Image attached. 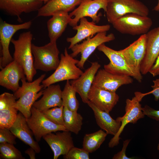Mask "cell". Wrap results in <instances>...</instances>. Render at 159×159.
I'll return each mask as SVG.
<instances>
[{
  "mask_svg": "<svg viewBox=\"0 0 159 159\" xmlns=\"http://www.w3.org/2000/svg\"><path fill=\"white\" fill-rule=\"evenodd\" d=\"M18 110L14 107L0 110V128H9L15 121Z\"/></svg>",
  "mask_w": 159,
  "mask_h": 159,
  "instance_id": "cell-30",
  "label": "cell"
},
{
  "mask_svg": "<svg viewBox=\"0 0 159 159\" xmlns=\"http://www.w3.org/2000/svg\"><path fill=\"white\" fill-rule=\"evenodd\" d=\"M107 135L102 130L85 134L83 138V148L89 153L95 151L103 143Z\"/></svg>",
  "mask_w": 159,
  "mask_h": 159,
  "instance_id": "cell-28",
  "label": "cell"
},
{
  "mask_svg": "<svg viewBox=\"0 0 159 159\" xmlns=\"http://www.w3.org/2000/svg\"><path fill=\"white\" fill-rule=\"evenodd\" d=\"M62 91L59 85H51L43 90V96L39 100L35 101L33 107L42 112L62 105Z\"/></svg>",
  "mask_w": 159,
  "mask_h": 159,
  "instance_id": "cell-23",
  "label": "cell"
},
{
  "mask_svg": "<svg viewBox=\"0 0 159 159\" xmlns=\"http://www.w3.org/2000/svg\"><path fill=\"white\" fill-rule=\"evenodd\" d=\"M9 128L16 138L34 149L37 153L40 152L41 148L38 142L34 139L26 118L21 112L18 114L15 121Z\"/></svg>",
  "mask_w": 159,
  "mask_h": 159,
  "instance_id": "cell-22",
  "label": "cell"
},
{
  "mask_svg": "<svg viewBox=\"0 0 159 159\" xmlns=\"http://www.w3.org/2000/svg\"><path fill=\"white\" fill-rule=\"evenodd\" d=\"M79 60L69 54L66 48L61 54L59 65L54 72L42 82L44 89L55 83L64 80L78 79L83 72L77 67Z\"/></svg>",
  "mask_w": 159,
  "mask_h": 159,
  "instance_id": "cell-3",
  "label": "cell"
},
{
  "mask_svg": "<svg viewBox=\"0 0 159 159\" xmlns=\"http://www.w3.org/2000/svg\"><path fill=\"white\" fill-rule=\"evenodd\" d=\"M146 47V37L145 34L141 35L128 46L119 51L134 69L141 73L140 65L145 55Z\"/></svg>",
  "mask_w": 159,
  "mask_h": 159,
  "instance_id": "cell-16",
  "label": "cell"
},
{
  "mask_svg": "<svg viewBox=\"0 0 159 159\" xmlns=\"http://www.w3.org/2000/svg\"><path fill=\"white\" fill-rule=\"evenodd\" d=\"M16 99L14 94L4 92L0 95V110L14 107Z\"/></svg>",
  "mask_w": 159,
  "mask_h": 159,
  "instance_id": "cell-34",
  "label": "cell"
},
{
  "mask_svg": "<svg viewBox=\"0 0 159 159\" xmlns=\"http://www.w3.org/2000/svg\"><path fill=\"white\" fill-rule=\"evenodd\" d=\"M31 21L18 24H14L0 21V42L1 56L0 60V68L2 69L13 60L10 54L9 47L12 37L17 31L29 29L32 24Z\"/></svg>",
  "mask_w": 159,
  "mask_h": 159,
  "instance_id": "cell-11",
  "label": "cell"
},
{
  "mask_svg": "<svg viewBox=\"0 0 159 159\" xmlns=\"http://www.w3.org/2000/svg\"><path fill=\"white\" fill-rule=\"evenodd\" d=\"M80 24L73 27V29L77 32L73 37L67 39V42L70 44L68 49H71L76 44H78L86 38L91 37L98 33L109 31L110 28L109 24L97 25L93 21H89L84 17L80 20Z\"/></svg>",
  "mask_w": 159,
  "mask_h": 159,
  "instance_id": "cell-17",
  "label": "cell"
},
{
  "mask_svg": "<svg viewBox=\"0 0 159 159\" xmlns=\"http://www.w3.org/2000/svg\"><path fill=\"white\" fill-rule=\"evenodd\" d=\"M0 156L4 159H25L14 144L7 143H0Z\"/></svg>",
  "mask_w": 159,
  "mask_h": 159,
  "instance_id": "cell-31",
  "label": "cell"
},
{
  "mask_svg": "<svg viewBox=\"0 0 159 159\" xmlns=\"http://www.w3.org/2000/svg\"><path fill=\"white\" fill-rule=\"evenodd\" d=\"M149 72L154 77L159 75V54Z\"/></svg>",
  "mask_w": 159,
  "mask_h": 159,
  "instance_id": "cell-39",
  "label": "cell"
},
{
  "mask_svg": "<svg viewBox=\"0 0 159 159\" xmlns=\"http://www.w3.org/2000/svg\"><path fill=\"white\" fill-rule=\"evenodd\" d=\"M64 106L56 107L48 109L42 112L49 120L58 125L64 126L63 118Z\"/></svg>",
  "mask_w": 159,
  "mask_h": 159,
  "instance_id": "cell-32",
  "label": "cell"
},
{
  "mask_svg": "<svg viewBox=\"0 0 159 159\" xmlns=\"http://www.w3.org/2000/svg\"><path fill=\"white\" fill-rule=\"evenodd\" d=\"M82 0H50L38 11L37 17L52 16L59 11H73Z\"/></svg>",
  "mask_w": 159,
  "mask_h": 159,
  "instance_id": "cell-26",
  "label": "cell"
},
{
  "mask_svg": "<svg viewBox=\"0 0 159 159\" xmlns=\"http://www.w3.org/2000/svg\"><path fill=\"white\" fill-rule=\"evenodd\" d=\"M146 93L136 92L135 96L132 99H127L126 100L125 113L122 117H118L121 122L120 129L117 134L114 136L108 144L109 147L112 148L117 145L120 139V136L125 126L129 123L134 124L139 119L144 117L140 102Z\"/></svg>",
  "mask_w": 159,
  "mask_h": 159,
  "instance_id": "cell-8",
  "label": "cell"
},
{
  "mask_svg": "<svg viewBox=\"0 0 159 159\" xmlns=\"http://www.w3.org/2000/svg\"><path fill=\"white\" fill-rule=\"evenodd\" d=\"M25 78L26 77L23 68L13 60L1 69L0 85L14 92L19 87V80Z\"/></svg>",
  "mask_w": 159,
  "mask_h": 159,
  "instance_id": "cell-21",
  "label": "cell"
},
{
  "mask_svg": "<svg viewBox=\"0 0 159 159\" xmlns=\"http://www.w3.org/2000/svg\"><path fill=\"white\" fill-rule=\"evenodd\" d=\"M32 52L34 57V65L37 70L45 72L55 70L60 62L59 51L56 41H50L42 46L32 44Z\"/></svg>",
  "mask_w": 159,
  "mask_h": 159,
  "instance_id": "cell-6",
  "label": "cell"
},
{
  "mask_svg": "<svg viewBox=\"0 0 159 159\" xmlns=\"http://www.w3.org/2000/svg\"><path fill=\"white\" fill-rule=\"evenodd\" d=\"M154 10L156 11H159V0H158V4L154 8Z\"/></svg>",
  "mask_w": 159,
  "mask_h": 159,
  "instance_id": "cell-41",
  "label": "cell"
},
{
  "mask_svg": "<svg viewBox=\"0 0 159 159\" xmlns=\"http://www.w3.org/2000/svg\"><path fill=\"white\" fill-rule=\"evenodd\" d=\"M108 58L110 62L104 65V69L113 74L124 75L133 78L138 82H141L143 76L141 73L137 72L129 64L119 52L106 46L103 43L97 48Z\"/></svg>",
  "mask_w": 159,
  "mask_h": 159,
  "instance_id": "cell-4",
  "label": "cell"
},
{
  "mask_svg": "<svg viewBox=\"0 0 159 159\" xmlns=\"http://www.w3.org/2000/svg\"><path fill=\"white\" fill-rule=\"evenodd\" d=\"M46 75L43 74L33 81H26V78L21 80V86L14 93L16 99L14 107L21 112L26 118L31 115V109L34 102L43 95L44 88L41 83L44 80Z\"/></svg>",
  "mask_w": 159,
  "mask_h": 159,
  "instance_id": "cell-1",
  "label": "cell"
},
{
  "mask_svg": "<svg viewBox=\"0 0 159 159\" xmlns=\"http://www.w3.org/2000/svg\"><path fill=\"white\" fill-rule=\"evenodd\" d=\"M152 24V19L148 16L131 13L124 15L111 24L116 30L122 34L136 35L146 34Z\"/></svg>",
  "mask_w": 159,
  "mask_h": 159,
  "instance_id": "cell-5",
  "label": "cell"
},
{
  "mask_svg": "<svg viewBox=\"0 0 159 159\" xmlns=\"http://www.w3.org/2000/svg\"><path fill=\"white\" fill-rule=\"evenodd\" d=\"M50 147L54 153V159L61 155H66L74 147L71 132L67 130L58 131L55 134H48L43 138Z\"/></svg>",
  "mask_w": 159,
  "mask_h": 159,
  "instance_id": "cell-15",
  "label": "cell"
},
{
  "mask_svg": "<svg viewBox=\"0 0 159 159\" xmlns=\"http://www.w3.org/2000/svg\"><path fill=\"white\" fill-rule=\"evenodd\" d=\"M89 153L84 149L75 147L72 148L63 158L65 159H89Z\"/></svg>",
  "mask_w": 159,
  "mask_h": 159,
  "instance_id": "cell-33",
  "label": "cell"
},
{
  "mask_svg": "<svg viewBox=\"0 0 159 159\" xmlns=\"http://www.w3.org/2000/svg\"><path fill=\"white\" fill-rule=\"evenodd\" d=\"M31 112V116L26 118V121L37 142L40 141L44 136L49 133L67 130L64 126L52 122L42 112L33 106Z\"/></svg>",
  "mask_w": 159,
  "mask_h": 159,
  "instance_id": "cell-10",
  "label": "cell"
},
{
  "mask_svg": "<svg viewBox=\"0 0 159 159\" xmlns=\"http://www.w3.org/2000/svg\"><path fill=\"white\" fill-rule=\"evenodd\" d=\"M47 23L50 41H57L65 31L72 18L68 12L59 11L52 16Z\"/></svg>",
  "mask_w": 159,
  "mask_h": 159,
  "instance_id": "cell-25",
  "label": "cell"
},
{
  "mask_svg": "<svg viewBox=\"0 0 159 159\" xmlns=\"http://www.w3.org/2000/svg\"><path fill=\"white\" fill-rule=\"evenodd\" d=\"M63 118L66 130L77 135L81 129L83 118L77 111H71L64 107Z\"/></svg>",
  "mask_w": 159,
  "mask_h": 159,
  "instance_id": "cell-27",
  "label": "cell"
},
{
  "mask_svg": "<svg viewBox=\"0 0 159 159\" xmlns=\"http://www.w3.org/2000/svg\"><path fill=\"white\" fill-rule=\"evenodd\" d=\"M25 153L27 154L30 159H35V154L37 153L31 147L26 150Z\"/></svg>",
  "mask_w": 159,
  "mask_h": 159,
  "instance_id": "cell-40",
  "label": "cell"
},
{
  "mask_svg": "<svg viewBox=\"0 0 159 159\" xmlns=\"http://www.w3.org/2000/svg\"><path fill=\"white\" fill-rule=\"evenodd\" d=\"M92 110L97 125L108 134L115 136L119 130L121 122L119 117L113 119L109 113L101 110L89 100L87 103Z\"/></svg>",
  "mask_w": 159,
  "mask_h": 159,
  "instance_id": "cell-24",
  "label": "cell"
},
{
  "mask_svg": "<svg viewBox=\"0 0 159 159\" xmlns=\"http://www.w3.org/2000/svg\"><path fill=\"white\" fill-rule=\"evenodd\" d=\"M101 65L98 62H93L91 66L85 70L78 79L70 81L72 86L85 103L87 104L89 101L88 93L95 77Z\"/></svg>",
  "mask_w": 159,
  "mask_h": 159,
  "instance_id": "cell-19",
  "label": "cell"
},
{
  "mask_svg": "<svg viewBox=\"0 0 159 159\" xmlns=\"http://www.w3.org/2000/svg\"><path fill=\"white\" fill-rule=\"evenodd\" d=\"M146 53L140 67L142 74L149 72L159 54V26L149 31L146 34Z\"/></svg>",
  "mask_w": 159,
  "mask_h": 159,
  "instance_id": "cell-18",
  "label": "cell"
},
{
  "mask_svg": "<svg viewBox=\"0 0 159 159\" xmlns=\"http://www.w3.org/2000/svg\"><path fill=\"white\" fill-rule=\"evenodd\" d=\"M148 8L139 0H107L106 17L112 24L117 19L127 14L134 13L148 16Z\"/></svg>",
  "mask_w": 159,
  "mask_h": 159,
  "instance_id": "cell-7",
  "label": "cell"
},
{
  "mask_svg": "<svg viewBox=\"0 0 159 159\" xmlns=\"http://www.w3.org/2000/svg\"><path fill=\"white\" fill-rule=\"evenodd\" d=\"M88 98L99 109L109 113L118 102L119 97L116 92L92 85L88 94Z\"/></svg>",
  "mask_w": 159,
  "mask_h": 159,
  "instance_id": "cell-20",
  "label": "cell"
},
{
  "mask_svg": "<svg viewBox=\"0 0 159 159\" xmlns=\"http://www.w3.org/2000/svg\"><path fill=\"white\" fill-rule=\"evenodd\" d=\"M157 149L158 150H159V143L158 144V147H157Z\"/></svg>",
  "mask_w": 159,
  "mask_h": 159,
  "instance_id": "cell-43",
  "label": "cell"
},
{
  "mask_svg": "<svg viewBox=\"0 0 159 159\" xmlns=\"http://www.w3.org/2000/svg\"><path fill=\"white\" fill-rule=\"evenodd\" d=\"M76 93L69 80H67L62 93L64 107H66L71 111H77L79 107V103L76 97Z\"/></svg>",
  "mask_w": 159,
  "mask_h": 159,
  "instance_id": "cell-29",
  "label": "cell"
},
{
  "mask_svg": "<svg viewBox=\"0 0 159 159\" xmlns=\"http://www.w3.org/2000/svg\"><path fill=\"white\" fill-rule=\"evenodd\" d=\"M32 39L33 34L31 32L28 31L20 34L17 39L12 38L11 40L14 48L13 60L22 67L29 82L32 81L37 73L32 49Z\"/></svg>",
  "mask_w": 159,
  "mask_h": 159,
  "instance_id": "cell-2",
  "label": "cell"
},
{
  "mask_svg": "<svg viewBox=\"0 0 159 159\" xmlns=\"http://www.w3.org/2000/svg\"><path fill=\"white\" fill-rule=\"evenodd\" d=\"M130 140L127 139L124 141L123 146L122 150L115 154L112 157L113 159H131L133 158L127 157L125 154L127 148Z\"/></svg>",
  "mask_w": 159,
  "mask_h": 159,
  "instance_id": "cell-37",
  "label": "cell"
},
{
  "mask_svg": "<svg viewBox=\"0 0 159 159\" xmlns=\"http://www.w3.org/2000/svg\"><path fill=\"white\" fill-rule=\"evenodd\" d=\"M115 39L114 34L112 33L108 35L106 32L98 33L93 37H88L82 43L75 45L70 49L72 52L70 55L74 58L81 54L80 59L77 65L80 68L83 69L85 62L99 46Z\"/></svg>",
  "mask_w": 159,
  "mask_h": 159,
  "instance_id": "cell-9",
  "label": "cell"
},
{
  "mask_svg": "<svg viewBox=\"0 0 159 159\" xmlns=\"http://www.w3.org/2000/svg\"><path fill=\"white\" fill-rule=\"evenodd\" d=\"M16 138L9 128H0V143H7L16 144Z\"/></svg>",
  "mask_w": 159,
  "mask_h": 159,
  "instance_id": "cell-35",
  "label": "cell"
},
{
  "mask_svg": "<svg viewBox=\"0 0 159 159\" xmlns=\"http://www.w3.org/2000/svg\"><path fill=\"white\" fill-rule=\"evenodd\" d=\"M133 82V79L130 76L113 74L103 69L98 70L92 85L102 89L116 92L122 85L130 84Z\"/></svg>",
  "mask_w": 159,
  "mask_h": 159,
  "instance_id": "cell-13",
  "label": "cell"
},
{
  "mask_svg": "<svg viewBox=\"0 0 159 159\" xmlns=\"http://www.w3.org/2000/svg\"><path fill=\"white\" fill-rule=\"evenodd\" d=\"M153 85L151 86L152 90L146 93V95L153 94L155 100L158 101L159 99V77L153 81Z\"/></svg>",
  "mask_w": 159,
  "mask_h": 159,
  "instance_id": "cell-38",
  "label": "cell"
},
{
  "mask_svg": "<svg viewBox=\"0 0 159 159\" xmlns=\"http://www.w3.org/2000/svg\"><path fill=\"white\" fill-rule=\"evenodd\" d=\"M43 4L41 0H0V9L21 22L22 13L38 11Z\"/></svg>",
  "mask_w": 159,
  "mask_h": 159,
  "instance_id": "cell-14",
  "label": "cell"
},
{
  "mask_svg": "<svg viewBox=\"0 0 159 159\" xmlns=\"http://www.w3.org/2000/svg\"><path fill=\"white\" fill-rule=\"evenodd\" d=\"M44 4H46L47 2L50 0H41Z\"/></svg>",
  "mask_w": 159,
  "mask_h": 159,
  "instance_id": "cell-42",
  "label": "cell"
},
{
  "mask_svg": "<svg viewBox=\"0 0 159 159\" xmlns=\"http://www.w3.org/2000/svg\"><path fill=\"white\" fill-rule=\"evenodd\" d=\"M107 0H82L79 6L69 13L70 16H74L69 24L72 27L77 25L82 18L89 17L92 21L98 23L100 20V16L97 14L99 11L103 9L107 11Z\"/></svg>",
  "mask_w": 159,
  "mask_h": 159,
  "instance_id": "cell-12",
  "label": "cell"
},
{
  "mask_svg": "<svg viewBox=\"0 0 159 159\" xmlns=\"http://www.w3.org/2000/svg\"><path fill=\"white\" fill-rule=\"evenodd\" d=\"M145 115L156 121H159V110H156L147 105L142 107Z\"/></svg>",
  "mask_w": 159,
  "mask_h": 159,
  "instance_id": "cell-36",
  "label": "cell"
}]
</instances>
